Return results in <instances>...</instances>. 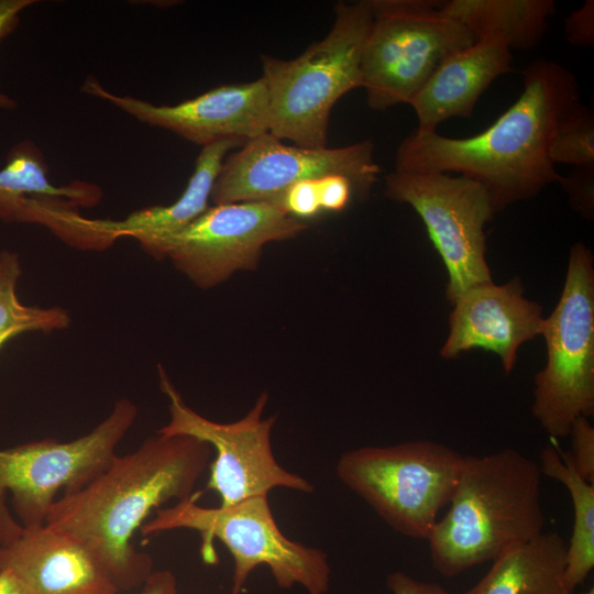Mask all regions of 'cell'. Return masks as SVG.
Returning a JSON list of instances; mask_svg holds the SVG:
<instances>
[{
	"instance_id": "cell-1",
	"label": "cell",
	"mask_w": 594,
	"mask_h": 594,
	"mask_svg": "<svg viewBox=\"0 0 594 594\" xmlns=\"http://www.w3.org/2000/svg\"><path fill=\"white\" fill-rule=\"evenodd\" d=\"M522 77L521 95L483 132L453 139L417 129L399 144L395 169L460 173L484 187L495 213L559 183L549 144L559 121L580 102L576 79L542 58L529 64Z\"/></svg>"
},
{
	"instance_id": "cell-2",
	"label": "cell",
	"mask_w": 594,
	"mask_h": 594,
	"mask_svg": "<svg viewBox=\"0 0 594 594\" xmlns=\"http://www.w3.org/2000/svg\"><path fill=\"white\" fill-rule=\"evenodd\" d=\"M211 455L212 448L195 437L156 432L133 452L116 454L86 486L56 499L45 524L76 536L119 591H131L153 572L152 558L134 548L132 537L154 509L195 493Z\"/></svg>"
},
{
	"instance_id": "cell-3",
	"label": "cell",
	"mask_w": 594,
	"mask_h": 594,
	"mask_svg": "<svg viewBox=\"0 0 594 594\" xmlns=\"http://www.w3.org/2000/svg\"><path fill=\"white\" fill-rule=\"evenodd\" d=\"M541 475L512 448L464 457L449 508L427 538L436 571L457 576L541 534Z\"/></svg>"
},
{
	"instance_id": "cell-4",
	"label": "cell",
	"mask_w": 594,
	"mask_h": 594,
	"mask_svg": "<svg viewBox=\"0 0 594 594\" xmlns=\"http://www.w3.org/2000/svg\"><path fill=\"white\" fill-rule=\"evenodd\" d=\"M327 36L294 59L262 55L268 133L304 147H326L330 112L362 87L361 59L371 30V0L341 1Z\"/></svg>"
},
{
	"instance_id": "cell-5",
	"label": "cell",
	"mask_w": 594,
	"mask_h": 594,
	"mask_svg": "<svg viewBox=\"0 0 594 594\" xmlns=\"http://www.w3.org/2000/svg\"><path fill=\"white\" fill-rule=\"evenodd\" d=\"M202 492L155 510L140 528L143 538L174 529L200 534V553L208 564L217 563L213 547L219 540L233 558L231 594H240L250 573L266 565L282 590L295 585L308 594H326L331 569L327 554L317 548L288 539L277 526L268 496H254L230 506L204 507L197 503Z\"/></svg>"
},
{
	"instance_id": "cell-6",
	"label": "cell",
	"mask_w": 594,
	"mask_h": 594,
	"mask_svg": "<svg viewBox=\"0 0 594 594\" xmlns=\"http://www.w3.org/2000/svg\"><path fill=\"white\" fill-rule=\"evenodd\" d=\"M138 413L134 403L120 399L102 422L75 440L46 438L0 450V544L23 528L44 526L58 491H79L102 473Z\"/></svg>"
},
{
	"instance_id": "cell-7",
	"label": "cell",
	"mask_w": 594,
	"mask_h": 594,
	"mask_svg": "<svg viewBox=\"0 0 594 594\" xmlns=\"http://www.w3.org/2000/svg\"><path fill=\"white\" fill-rule=\"evenodd\" d=\"M464 455L430 440L344 452L336 465L340 482L397 532L427 539L448 506Z\"/></svg>"
},
{
	"instance_id": "cell-8",
	"label": "cell",
	"mask_w": 594,
	"mask_h": 594,
	"mask_svg": "<svg viewBox=\"0 0 594 594\" xmlns=\"http://www.w3.org/2000/svg\"><path fill=\"white\" fill-rule=\"evenodd\" d=\"M373 21L361 59L367 105L377 111L409 103L452 54L475 42L442 2L371 0Z\"/></svg>"
},
{
	"instance_id": "cell-9",
	"label": "cell",
	"mask_w": 594,
	"mask_h": 594,
	"mask_svg": "<svg viewBox=\"0 0 594 594\" xmlns=\"http://www.w3.org/2000/svg\"><path fill=\"white\" fill-rule=\"evenodd\" d=\"M582 243L570 251L559 301L541 336L547 363L535 376L532 414L551 438L569 435L574 420L594 413V266Z\"/></svg>"
},
{
	"instance_id": "cell-10",
	"label": "cell",
	"mask_w": 594,
	"mask_h": 594,
	"mask_svg": "<svg viewBox=\"0 0 594 594\" xmlns=\"http://www.w3.org/2000/svg\"><path fill=\"white\" fill-rule=\"evenodd\" d=\"M385 196L409 205L422 220L446 266L451 305L470 288L492 282L484 228L495 212L482 185L446 173L395 169L385 177Z\"/></svg>"
},
{
	"instance_id": "cell-11",
	"label": "cell",
	"mask_w": 594,
	"mask_h": 594,
	"mask_svg": "<svg viewBox=\"0 0 594 594\" xmlns=\"http://www.w3.org/2000/svg\"><path fill=\"white\" fill-rule=\"evenodd\" d=\"M157 369L161 391L169 402L170 417L168 424L156 432L195 437L215 449L207 490L219 495L220 506H230L254 496H268L275 487L314 492L309 481L285 470L275 459L271 441L275 417L262 418L268 398L266 393L260 395L243 418L220 424L186 405L164 367L158 365Z\"/></svg>"
},
{
	"instance_id": "cell-12",
	"label": "cell",
	"mask_w": 594,
	"mask_h": 594,
	"mask_svg": "<svg viewBox=\"0 0 594 594\" xmlns=\"http://www.w3.org/2000/svg\"><path fill=\"white\" fill-rule=\"evenodd\" d=\"M305 228L273 202L215 205L143 251L157 260L169 257L198 287L211 288L239 270L255 268L265 244L294 238Z\"/></svg>"
},
{
	"instance_id": "cell-13",
	"label": "cell",
	"mask_w": 594,
	"mask_h": 594,
	"mask_svg": "<svg viewBox=\"0 0 594 594\" xmlns=\"http://www.w3.org/2000/svg\"><path fill=\"white\" fill-rule=\"evenodd\" d=\"M374 145L365 140L343 147L287 145L271 133L246 141L226 156L210 199L215 205L276 201L294 184L341 174L366 198L381 173Z\"/></svg>"
},
{
	"instance_id": "cell-14",
	"label": "cell",
	"mask_w": 594,
	"mask_h": 594,
	"mask_svg": "<svg viewBox=\"0 0 594 594\" xmlns=\"http://www.w3.org/2000/svg\"><path fill=\"white\" fill-rule=\"evenodd\" d=\"M81 91L202 147L222 140L246 142L268 132V96L262 77L222 85L173 106L116 95L92 76L86 78Z\"/></svg>"
},
{
	"instance_id": "cell-15",
	"label": "cell",
	"mask_w": 594,
	"mask_h": 594,
	"mask_svg": "<svg viewBox=\"0 0 594 594\" xmlns=\"http://www.w3.org/2000/svg\"><path fill=\"white\" fill-rule=\"evenodd\" d=\"M542 308L524 297L520 280L474 286L453 304L449 316V336L440 349L443 359H457L473 349L494 352L506 374L512 373L518 349L541 336Z\"/></svg>"
},
{
	"instance_id": "cell-16",
	"label": "cell",
	"mask_w": 594,
	"mask_h": 594,
	"mask_svg": "<svg viewBox=\"0 0 594 594\" xmlns=\"http://www.w3.org/2000/svg\"><path fill=\"white\" fill-rule=\"evenodd\" d=\"M0 571L18 578L28 594H119L110 574L73 534L44 525L23 528L0 544Z\"/></svg>"
},
{
	"instance_id": "cell-17",
	"label": "cell",
	"mask_w": 594,
	"mask_h": 594,
	"mask_svg": "<svg viewBox=\"0 0 594 594\" xmlns=\"http://www.w3.org/2000/svg\"><path fill=\"white\" fill-rule=\"evenodd\" d=\"M512 51L492 36L476 38L449 56L410 102L418 129L437 131L448 119L470 118L488 86L512 72Z\"/></svg>"
},
{
	"instance_id": "cell-18",
	"label": "cell",
	"mask_w": 594,
	"mask_h": 594,
	"mask_svg": "<svg viewBox=\"0 0 594 594\" xmlns=\"http://www.w3.org/2000/svg\"><path fill=\"white\" fill-rule=\"evenodd\" d=\"M245 142L222 140L201 148L193 175L183 194L167 206H152L136 210L120 220L90 219L94 234L105 250L116 240L130 237L144 250L154 242L177 233L204 213L223 160Z\"/></svg>"
},
{
	"instance_id": "cell-19",
	"label": "cell",
	"mask_w": 594,
	"mask_h": 594,
	"mask_svg": "<svg viewBox=\"0 0 594 594\" xmlns=\"http://www.w3.org/2000/svg\"><path fill=\"white\" fill-rule=\"evenodd\" d=\"M48 173L45 157L33 141L23 140L13 145L0 169V220L26 222L37 202H69L78 208H91L101 201L99 186L84 180L56 186Z\"/></svg>"
},
{
	"instance_id": "cell-20",
	"label": "cell",
	"mask_w": 594,
	"mask_h": 594,
	"mask_svg": "<svg viewBox=\"0 0 594 594\" xmlns=\"http://www.w3.org/2000/svg\"><path fill=\"white\" fill-rule=\"evenodd\" d=\"M492 562L463 594H573L565 582L566 543L558 532L542 531Z\"/></svg>"
},
{
	"instance_id": "cell-21",
	"label": "cell",
	"mask_w": 594,
	"mask_h": 594,
	"mask_svg": "<svg viewBox=\"0 0 594 594\" xmlns=\"http://www.w3.org/2000/svg\"><path fill=\"white\" fill-rule=\"evenodd\" d=\"M443 10L474 36H492L510 51L534 48L556 12L552 0H451Z\"/></svg>"
},
{
	"instance_id": "cell-22",
	"label": "cell",
	"mask_w": 594,
	"mask_h": 594,
	"mask_svg": "<svg viewBox=\"0 0 594 594\" xmlns=\"http://www.w3.org/2000/svg\"><path fill=\"white\" fill-rule=\"evenodd\" d=\"M539 466L541 474L560 482L571 498L573 527L566 544L565 582L574 592L594 566V483L584 480L569 454L553 446L542 449Z\"/></svg>"
},
{
	"instance_id": "cell-23",
	"label": "cell",
	"mask_w": 594,
	"mask_h": 594,
	"mask_svg": "<svg viewBox=\"0 0 594 594\" xmlns=\"http://www.w3.org/2000/svg\"><path fill=\"white\" fill-rule=\"evenodd\" d=\"M22 274L16 253L0 252V349L15 336L41 331L50 333L70 324L68 312L61 307L41 308L21 304L16 283Z\"/></svg>"
},
{
	"instance_id": "cell-24",
	"label": "cell",
	"mask_w": 594,
	"mask_h": 594,
	"mask_svg": "<svg viewBox=\"0 0 594 594\" xmlns=\"http://www.w3.org/2000/svg\"><path fill=\"white\" fill-rule=\"evenodd\" d=\"M549 157L553 164L594 167V116L581 101L559 121L551 136Z\"/></svg>"
},
{
	"instance_id": "cell-25",
	"label": "cell",
	"mask_w": 594,
	"mask_h": 594,
	"mask_svg": "<svg viewBox=\"0 0 594 594\" xmlns=\"http://www.w3.org/2000/svg\"><path fill=\"white\" fill-rule=\"evenodd\" d=\"M568 436L572 446L568 454L574 469L584 480L594 483V428L587 417L576 418Z\"/></svg>"
},
{
	"instance_id": "cell-26",
	"label": "cell",
	"mask_w": 594,
	"mask_h": 594,
	"mask_svg": "<svg viewBox=\"0 0 594 594\" xmlns=\"http://www.w3.org/2000/svg\"><path fill=\"white\" fill-rule=\"evenodd\" d=\"M317 180L307 179L294 184L273 204L299 220L315 217L321 211Z\"/></svg>"
},
{
	"instance_id": "cell-27",
	"label": "cell",
	"mask_w": 594,
	"mask_h": 594,
	"mask_svg": "<svg viewBox=\"0 0 594 594\" xmlns=\"http://www.w3.org/2000/svg\"><path fill=\"white\" fill-rule=\"evenodd\" d=\"M568 193L572 207L586 218L593 217L594 167H575L559 182Z\"/></svg>"
},
{
	"instance_id": "cell-28",
	"label": "cell",
	"mask_w": 594,
	"mask_h": 594,
	"mask_svg": "<svg viewBox=\"0 0 594 594\" xmlns=\"http://www.w3.org/2000/svg\"><path fill=\"white\" fill-rule=\"evenodd\" d=\"M317 182L320 208L323 211H342L358 196L354 184L344 175L330 174L319 177Z\"/></svg>"
},
{
	"instance_id": "cell-29",
	"label": "cell",
	"mask_w": 594,
	"mask_h": 594,
	"mask_svg": "<svg viewBox=\"0 0 594 594\" xmlns=\"http://www.w3.org/2000/svg\"><path fill=\"white\" fill-rule=\"evenodd\" d=\"M570 43L578 46H590L594 42V2L586 1L582 8L572 12L565 23Z\"/></svg>"
},
{
	"instance_id": "cell-30",
	"label": "cell",
	"mask_w": 594,
	"mask_h": 594,
	"mask_svg": "<svg viewBox=\"0 0 594 594\" xmlns=\"http://www.w3.org/2000/svg\"><path fill=\"white\" fill-rule=\"evenodd\" d=\"M36 3L35 0H0V42L12 34L20 23V13ZM0 108L14 110L16 101L0 92Z\"/></svg>"
},
{
	"instance_id": "cell-31",
	"label": "cell",
	"mask_w": 594,
	"mask_h": 594,
	"mask_svg": "<svg viewBox=\"0 0 594 594\" xmlns=\"http://www.w3.org/2000/svg\"><path fill=\"white\" fill-rule=\"evenodd\" d=\"M386 584L392 594H455L440 584L420 581L400 571L389 573Z\"/></svg>"
},
{
	"instance_id": "cell-32",
	"label": "cell",
	"mask_w": 594,
	"mask_h": 594,
	"mask_svg": "<svg viewBox=\"0 0 594 594\" xmlns=\"http://www.w3.org/2000/svg\"><path fill=\"white\" fill-rule=\"evenodd\" d=\"M142 586L141 594H178L175 575L168 570L153 571Z\"/></svg>"
},
{
	"instance_id": "cell-33",
	"label": "cell",
	"mask_w": 594,
	"mask_h": 594,
	"mask_svg": "<svg viewBox=\"0 0 594 594\" xmlns=\"http://www.w3.org/2000/svg\"><path fill=\"white\" fill-rule=\"evenodd\" d=\"M0 594H28L22 583L9 571H0Z\"/></svg>"
},
{
	"instance_id": "cell-34",
	"label": "cell",
	"mask_w": 594,
	"mask_h": 594,
	"mask_svg": "<svg viewBox=\"0 0 594 594\" xmlns=\"http://www.w3.org/2000/svg\"><path fill=\"white\" fill-rule=\"evenodd\" d=\"M582 594H594V588L591 587L588 591H586V592H584V593H582Z\"/></svg>"
}]
</instances>
